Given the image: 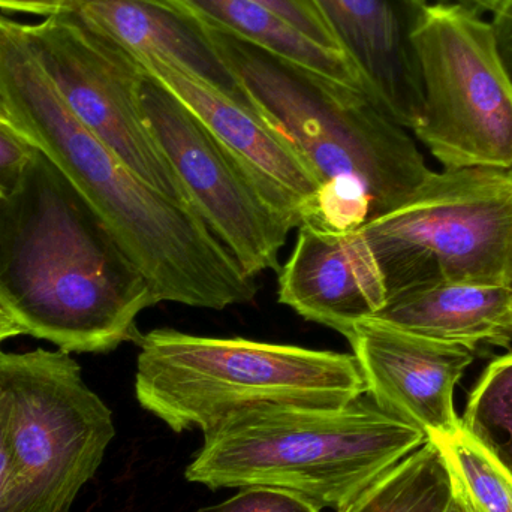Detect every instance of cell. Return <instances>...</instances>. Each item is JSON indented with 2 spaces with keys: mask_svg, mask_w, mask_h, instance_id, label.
Instances as JSON below:
<instances>
[{
  "mask_svg": "<svg viewBox=\"0 0 512 512\" xmlns=\"http://www.w3.org/2000/svg\"><path fill=\"white\" fill-rule=\"evenodd\" d=\"M0 92L18 129L86 198L140 268L156 303L224 310L252 280L197 210L132 173L63 101L23 32L0 15Z\"/></svg>",
  "mask_w": 512,
  "mask_h": 512,
  "instance_id": "obj_1",
  "label": "cell"
},
{
  "mask_svg": "<svg viewBox=\"0 0 512 512\" xmlns=\"http://www.w3.org/2000/svg\"><path fill=\"white\" fill-rule=\"evenodd\" d=\"M155 304L110 228L36 150L0 198V306L60 351L105 354L137 342V318Z\"/></svg>",
  "mask_w": 512,
  "mask_h": 512,
  "instance_id": "obj_2",
  "label": "cell"
},
{
  "mask_svg": "<svg viewBox=\"0 0 512 512\" xmlns=\"http://www.w3.org/2000/svg\"><path fill=\"white\" fill-rule=\"evenodd\" d=\"M427 441L369 394L337 408L258 405L204 432L185 477L212 490L274 487L339 512Z\"/></svg>",
  "mask_w": 512,
  "mask_h": 512,
  "instance_id": "obj_3",
  "label": "cell"
},
{
  "mask_svg": "<svg viewBox=\"0 0 512 512\" xmlns=\"http://www.w3.org/2000/svg\"><path fill=\"white\" fill-rule=\"evenodd\" d=\"M207 29L256 113L294 146L321 185L361 183L372 203L370 219L402 206L432 176L405 128L366 93L225 30Z\"/></svg>",
  "mask_w": 512,
  "mask_h": 512,
  "instance_id": "obj_4",
  "label": "cell"
},
{
  "mask_svg": "<svg viewBox=\"0 0 512 512\" xmlns=\"http://www.w3.org/2000/svg\"><path fill=\"white\" fill-rule=\"evenodd\" d=\"M135 396L173 432L258 405L337 408L367 394L354 354L158 328L137 339Z\"/></svg>",
  "mask_w": 512,
  "mask_h": 512,
  "instance_id": "obj_5",
  "label": "cell"
},
{
  "mask_svg": "<svg viewBox=\"0 0 512 512\" xmlns=\"http://www.w3.org/2000/svg\"><path fill=\"white\" fill-rule=\"evenodd\" d=\"M360 231L387 298L438 282L512 288V168L432 173L406 203Z\"/></svg>",
  "mask_w": 512,
  "mask_h": 512,
  "instance_id": "obj_6",
  "label": "cell"
},
{
  "mask_svg": "<svg viewBox=\"0 0 512 512\" xmlns=\"http://www.w3.org/2000/svg\"><path fill=\"white\" fill-rule=\"evenodd\" d=\"M9 478L0 512H69L116 436L113 414L71 354L0 351Z\"/></svg>",
  "mask_w": 512,
  "mask_h": 512,
  "instance_id": "obj_7",
  "label": "cell"
},
{
  "mask_svg": "<svg viewBox=\"0 0 512 512\" xmlns=\"http://www.w3.org/2000/svg\"><path fill=\"white\" fill-rule=\"evenodd\" d=\"M415 47L424 114L414 129L445 170L512 168V81L490 23L457 5H429Z\"/></svg>",
  "mask_w": 512,
  "mask_h": 512,
  "instance_id": "obj_8",
  "label": "cell"
},
{
  "mask_svg": "<svg viewBox=\"0 0 512 512\" xmlns=\"http://www.w3.org/2000/svg\"><path fill=\"white\" fill-rule=\"evenodd\" d=\"M147 125L198 215L251 277L279 268L295 207L219 141L164 84L144 72Z\"/></svg>",
  "mask_w": 512,
  "mask_h": 512,
  "instance_id": "obj_9",
  "label": "cell"
},
{
  "mask_svg": "<svg viewBox=\"0 0 512 512\" xmlns=\"http://www.w3.org/2000/svg\"><path fill=\"white\" fill-rule=\"evenodd\" d=\"M23 32L80 122L132 173L171 200L192 206L144 117L143 68L68 8L41 23L23 24Z\"/></svg>",
  "mask_w": 512,
  "mask_h": 512,
  "instance_id": "obj_10",
  "label": "cell"
},
{
  "mask_svg": "<svg viewBox=\"0 0 512 512\" xmlns=\"http://www.w3.org/2000/svg\"><path fill=\"white\" fill-rule=\"evenodd\" d=\"M346 339L363 372L367 394L381 408L420 427L429 439L462 427L454 391L474 361V352L372 318L357 322Z\"/></svg>",
  "mask_w": 512,
  "mask_h": 512,
  "instance_id": "obj_11",
  "label": "cell"
},
{
  "mask_svg": "<svg viewBox=\"0 0 512 512\" xmlns=\"http://www.w3.org/2000/svg\"><path fill=\"white\" fill-rule=\"evenodd\" d=\"M340 50L357 69L366 95L402 128L424 114L415 33L427 0H312Z\"/></svg>",
  "mask_w": 512,
  "mask_h": 512,
  "instance_id": "obj_12",
  "label": "cell"
},
{
  "mask_svg": "<svg viewBox=\"0 0 512 512\" xmlns=\"http://www.w3.org/2000/svg\"><path fill=\"white\" fill-rule=\"evenodd\" d=\"M277 297L307 321L348 336L387 300L384 279L360 228L327 233L301 225L279 273Z\"/></svg>",
  "mask_w": 512,
  "mask_h": 512,
  "instance_id": "obj_13",
  "label": "cell"
},
{
  "mask_svg": "<svg viewBox=\"0 0 512 512\" xmlns=\"http://www.w3.org/2000/svg\"><path fill=\"white\" fill-rule=\"evenodd\" d=\"M132 59L144 72L164 84L219 141L285 197L301 219V213L321 188V180L276 128L252 108L234 101L170 60L156 56Z\"/></svg>",
  "mask_w": 512,
  "mask_h": 512,
  "instance_id": "obj_14",
  "label": "cell"
},
{
  "mask_svg": "<svg viewBox=\"0 0 512 512\" xmlns=\"http://www.w3.org/2000/svg\"><path fill=\"white\" fill-rule=\"evenodd\" d=\"M87 26L128 56H156L182 66L234 101L255 110L219 53L206 24L174 0H65ZM256 111V110H255Z\"/></svg>",
  "mask_w": 512,
  "mask_h": 512,
  "instance_id": "obj_15",
  "label": "cell"
},
{
  "mask_svg": "<svg viewBox=\"0 0 512 512\" xmlns=\"http://www.w3.org/2000/svg\"><path fill=\"white\" fill-rule=\"evenodd\" d=\"M370 318L474 354L486 346L510 348L512 288L445 282L412 286L391 294Z\"/></svg>",
  "mask_w": 512,
  "mask_h": 512,
  "instance_id": "obj_16",
  "label": "cell"
},
{
  "mask_svg": "<svg viewBox=\"0 0 512 512\" xmlns=\"http://www.w3.org/2000/svg\"><path fill=\"white\" fill-rule=\"evenodd\" d=\"M174 2L185 6L207 26L225 30L276 56L364 92L360 75L345 53L322 47L256 0Z\"/></svg>",
  "mask_w": 512,
  "mask_h": 512,
  "instance_id": "obj_17",
  "label": "cell"
},
{
  "mask_svg": "<svg viewBox=\"0 0 512 512\" xmlns=\"http://www.w3.org/2000/svg\"><path fill=\"white\" fill-rule=\"evenodd\" d=\"M451 496L450 472L429 439L339 512H445Z\"/></svg>",
  "mask_w": 512,
  "mask_h": 512,
  "instance_id": "obj_18",
  "label": "cell"
},
{
  "mask_svg": "<svg viewBox=\"0 0 512 512\" xmlns=\"http://www.w3.org/2000/svg\"><path fill=\"white\" fill-rule=\"evenodd\" d=\"M444 457L451 481L477 512H512V472L465 427L430 438Z\"/></svg>",
  "mask_w": 512,
  "mask_h": 512,
  "instance_id": "obj_19",
  "label": "cell"
},
{
  "mask_svg": "<svg viewBox=\"0 0 512 512\" xmlns=\"http://www.w3.org/2000/svg\"><path fill=\"white\" fill-rule=\"evenodd\" d=\"M462 424L512 472V351L487 367L469 397Z\"/></svg>",
  "mask_w": 512,
  "mask_h": 512,
  "instance_id": "obj_20",
  "label": "cell"
},
{
  "mask_svg": "<svg viewBox=\"0 0 512 512\" xmlns=\"http://www.w3.org/2000/svg\"><path fill=\"white\" fill-rule=\"evenodd\" d=\"M198 512H319V508L297 493L252 486L243 487L236 496L222 504L201 508Z\"/></svg>",
  "mask_w": 512,
  "mask_h": 512,
  "instance_id": "obj_21",
  "label": "cell"
},
{
  "mask_svg": "<svg viewBox=\"0 0 512 512\" xmlns=\"http://www.w3.org/2000/svg\"><path fill=\"white\" fill-rule=\"evenodd\" d=\"M285 18L289 24L330 50L342 51L312 0H256ZM343 53V51H342Z\"/></svg>",
  "mask_w": 512,
  "mask_h": 512,
  "instance_id": "obj_22",
  "label": "cell"
},
{
  "mask_svg": "<svg viewBox=\"0 0 512 512\" xmlns=\"http://www.w3.org/2000/svg\"><path fill=\"white\" fill-rule=\"evenodd\" d=\"M36 150L23 132L0 123V198L17 188Z\"/></svg>",
  "mask_w": 512,
  "mask_h": 512,
  "instance_id": "obj_23",
  "label": "cell"
},
{
  "mask_svg": "<svg viewBox=\"0 0 512 512\" xmlns=\"http://www.w3.org/2000/svg\"><path fill=\"white\" fill-rule=\"evenodd\" d=\"M493 39L499 59L512 81V0H499L495 11L492 12Z\"/></svg>",
  "mask_w": 512,
  "mask_h": 512,
  "instance_id": "obj_24",
  "label": "cell"
},
{
  "mask_svg": "<svg viewBox=\"0 0 512 512\" xmlns=\"http://www.w3.org/2000/svg\"><path fill=\"white\" fill-rule=\"evenodd\" d=\"M63 8H65V0H0V9L5 11L44 15V17L57 14Z\"/></svg>",
  "mask_w": 512,
  "mask_h": 512,
  "instance_id": "obj_25",
  "label": "cell"
},
{
  "mask_svg": "<svg viewBox=\"0 0 512 512\" xmlns=\"http://www.w3.org/2000/svg\"><path fill=\"white\" fill-rule=\"evenodd\" d=\"M9 478V447H8V421H6V402L0 390V507L5 498L6 486Z\"/></svg>",
  "mask_w": 512,
  "mask_h": 512,
  "instance_id": "obj_26",
  "label": "cell"
},
{
  "mask_svg": "<svg viewBox=\"0 0 512 512\" xmlns=\"http://www.w3.org/2000/svg\"><path fill=\"white\" fill-rule=\"evenodd\" d=\"M21 334H27L26 328H24L8 310L0 306V345H2L5 340L21 336Z\"/></svg>",
  "mask_w": 512,
  "mask_h": 512,
  "instance_id": "obj_27",
  "label": "cell"
},
{
  "mask_svg": "<svg viewBox=\"0 0 512 512\" xmlns=\"http://www.w3.org/2000/svg\"><path fill=\"white\" fill-rule=\"evenodd\" d=\"M498 2L499 0H453V3L465 6L480 15L495 11Z\"/></svg>",
  "mask_w": 512,
  "mask_h": 512,
  "instance_id": "obj_28",
  "label": "cell"
},
{
  "mask_svg": "<svg viewBox=\"0 0 512 512\" xmlns=\"http://www.w3.org/2000/svg\"><path fill=\"white\" fill-rule=\"evenodd\" d=\"M453 483V481H451ZM445 512H477L472 508V505L469 504L468 499L465 498L462 492L457 489L453 484V496H451L450 504H448L447 510Z\"/></svg>",
  "mask_w": 512,
  "mask_h": 512,
  "instance_id": "obj_29",
  "label": "cell"
},
{
  "mask_svg": "<svg viewBox=\"0 0 512 512\" xmlns=\"http://www.w3.org/2000/svg\"><path fill=\"white\" fill-rule=\"evenodd\" d=\"M0 123L18 129L17 122H15L14 116H12L11 110H9L8 104H6L5 98H3L2 92H0ZM18 131H20V129H18Z\"/></svg>",
  "mask_w": 512,
  "mask_h": 512,
  "instance_id": "obj_30",
  "label": "cell"
}]
</instances>
